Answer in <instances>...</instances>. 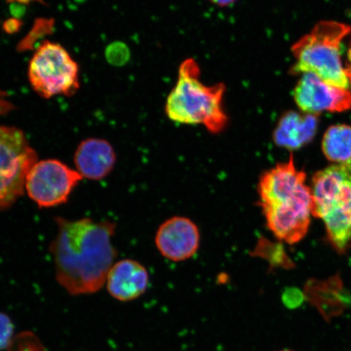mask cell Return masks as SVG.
I'll list each match as a JSON object with an SVG mask.
<instances>
[{
	"instance_id": "5",
	"label": "cell",
	"mask_w": 351,
	"mask_h": 351,
	"mask_svg": "<svg viewBox=\"0 0 351 351\" xmlns=\"http://www.w3.org/2000/svg\"><path fill=\"white\" fill-rule=\"evenodd\" d=\"M350 32V26L340 22H319L292 46L295 63L289 72L293 75L313 73L328 84L348 90L350 82L342 66L340 47Z\"/></svg>"
},
{
	"instance_id": "16",
	"label": "cell",
	"mask_w": 351,
	"mask_h": 351,
	"mask_svg": "<svg viewBox=\"0 0 351 351\" xmlns=\"http://www.w3.org/2000/svg\"><path fill=\"white\" fill-rule=\"evenodd\" d=\"M254 254V256L267 258L274 267L291 269L293 265L291 258L285 252L282 245L271 243L269 240H260Z\"/></svg>"
},
{
	"instance_id": "10",
	"label": "cell",
	"mask_w": 351,
	"mask_h": 351,
	"mask_svg": "<svg viewBox=\"0 0 351 351\" xmlns=\"http://www.w3.org/2000/svg\"><path fill=\"white\" fill-rule=\"evenodd\" d=\"M158 251L167 260L182 262L197 253L200 245V232L190 218L173 217L162 223L156 234Z\"/></svg>"
},
{
	"instance_id": "4",
	"label": "cell",
	"mask_w": 351,
	"mask_h": 351,
	"mask_svg": "<svg viewBox=\"0 0 351 351\" xmlns=\"http://www.w3.org/2000/svg\"><path fill=\"white\" fill-rule=\"evenodd\" d=\"M311 215L322 219L327 238L339 254L351 245V165H335L314 175Z\"/></svg>"
},
{
	"instance_id": "6",
	"label": "cell",
	"mask_w": 351,
	"mask_h": 351,
	"mask_svg": "<svg viewBox=\"0 0 351 351\" xmlns=\"http://www.w3.org/2000/svg\"><path fill=\"white\" fill-rule=\"evenodd\" d=\"M28 79L41 98L57 95L71 97L80 88L79 66L60 43L44 41L35 51L28 66Z\"/></svg>"
},
{
	"instance_id": "2",
	"label": "cell",
	"mask_w": 351,
	"mask_h": 351,
	"mask_svg": "<svg viewBox=\"0 0 351 351\" xmlns=\"http://www.w3.org/2000/svg\"><path fill=\"white\" fill-rule=\"evenodd\" d=\"M306 175L289 160L263 172L258 183V204L267 227L276 239L295 244L308 231L313 197Z\"/></svg>"
},
{
	"instance_id": "17",
	"label": "cell",
	"mask_w": 351,
	"mask_h": 351,
	"mask_svg": "<svg viewBox=\"0 0 351 351\" xmlns=\"http://www.w3.org/2000/svg\"><path fill=\"white\" fill-rule=\"evenodd\" d=\"M8 351H47L38 337L29 331L15 335Z\"/></svg>"
},
{
	"instance_id": "12",
	"label": "cell",
	"mask_w": 351,
	"mask_h": 351,
	"mask_svg": "<svg viewBox=\"0 0 351 351\" xmlns=\"http://www.w3.org/2000/svg\"><path fill=\"white\" fill-rule=\"evenodd\" d=\"M149 273L142 263L122 260L114 263L106 280L109 295L121 302H130L141 297L149 287Z\"/></svg>"
},
{
	"instance_id": "14",
	"label": "cell",
	"mask_w": 351,
	"mask_h": 351,
	"mask_svg": "<svg viewBox=\"0 0 351 351\" xmlns=\"http://www.w3.org/2000/svg\"><path fill=\"white\" fill-rule=\"evenodd\" d=\"M344 293L339 276L326 280H311L305 285L304 297L324 314L337 315L344 308Z\"/></svg>"
},
{
	"instance_id": "3",
	"label": "cell",
	"mask_w": 351,
	"mask_h": 351,
	"mask_svg": "<svg viewBox=\"0 0 351 351\" xmlns=\"http://www.w3.org/2000/svg\"><path fill=\"white\" fill-rule=\"evenodd\" d=\"M200 76V67L195 60L183 61L177 83L166 99V115L178 124L203 125L210 133H221L229 124L223 108L226 86L222 82L206 85Z\"/></svg>"
},
{
	"instance_id": "19",
	"label": "cell",
	"mask_w": 351,
	"mask_h": 351,
	"mask_svg": "<svg viewBox=\"0 0 351 351\" xmlns=\"http://www.w3.org/2000/svg\"><path fill=\"white\" fill-rule=\"evenodd\" d=\"M208 1L217 7L226 8L232 5L238 0H208Z\"/></svg>"
},
{
	"instance_id": "15",
	"label": "cell",
	"mask_w": 351,
	"mask_h": 351,
	"mask_svg": "<svg viewBox=\"0 0 351 351\" xmlns=\"http://www.w3.org/2000/svg\"><path fill=\"white\" fill-rule=\"evenodd\" d=\"M322 150L329 161L351 165V126L336 125L329 127L324 135Z\"/></svg>"
},
{
	"instance_id": "22",
	"label": "cell",
	"mask_w": 351,
	"mask_h": 351,
	"mask_svg": "<svg viewBox=\"0 0 351 351\" xmlns=\"http://www.w3.org/2000/svg\"><path fill=\"white\" fill-rule=\"evenodd\" d=\"M278 351H293V350H289V349H283V350H278Z\"/></svg>"
},
{
	"instance_id": "20",
	"label": "cell",
	"mask_w": 351,
	"mask_h": 351,
	"mask_svg": "<svg viewBox=\"0 0 351 351\" xmlns=\"http://www.w3.org/2000/svg\"><path fill=\"white\" fill-rule=\"evenodd\" d=\"M346 74H348V77L350 82V85L351 86V48L348 51V67L346 68Z\"/></svg>"
},
{
	"instance_id": "11",
	"label": "cell",
	"mask_w": 351,
	"mask_h": 351,
	"mask_svg": "<svg viewBox=\"0 0 351 351\" xmlns=\"http://www.w3.org/2000/svg\"><path fill=\"white\" fill-rule=\"evenodd\" d=\"M73 160L75 169L82 178L100 181L112 173L117 155L107 140L89 138L79 143Z\"/></svg>"
},
{
	"instance_id": "8",
	"label": "cell",
	"mask_w": 351,
	"mask_h": 351,
	"mask_svg": "<svg viewBox=\"0 0 351 351\" xmlns=\"http://www.w3.org/2000/svg\"><path fill=\"white\" fill-rule=\"evenodd\" d=\"M76 169L54 159L37 161L25 180V192L40 208L65 204L82 180Z\"/></svg>"
},
{
	"instance_id": "13",
	"label": "cell",
	"mask_w": 351,
	"mask_h": 351,
	"mask_svg": "<svg viewBox=\"0 0 351 351\" xmlns=\"http://www.w3.org/2000/svg\"><path fill=\"white\" fill-rule=\"evenodd\" d=\"M318 125V116L302 112H285L275 127L274 142L279 147L298 150L313 141Z\"/></svg>"
},
{
	"instance_id": "9",
	"label": "cell",
	"mask_w": 351,
	"mask_h": 351,
	"mask_svg": "<svg viewBox=\"0 0 351 351\" xmlns=\"http://www.w3.org/2000/svg\"><path fill=\"white\" fill-rule=\"evenodd\" d=\"M302 112L318 116L324 112H341L351 108V93L328 84L313 73L302 74L293 92Z\"/></svg>"
},
{
	"instance_id": "7",
	"label": "cell",
	"mask_w": 351,
	"mask_h": 351,
	"mask_svg": "<svg viewBox=\"0 0 351 351\" xmlns=\"http://www.w3.org/2000/svg\"><path fill=\"white\" fill-rule=\"evenodd\" d=\"M38 161L23 131L0 125V213L10 208L25 192V180Z\"/></svg>"
},
{
	"instance_id": "21",
	"label": "cell",
	"mask_w": 351,
	"mask_h": 351,
	"mask_svg": "<svg viewBox=\"0 0 351 351\" xmlns=\"http://www.w3.org/2000/svg\"><path fill=\"white\" fill-rule=\"evenodd\" d=\"M12 1H17V2H19V3H27L29 1H32V0H12Z\"/></svg>"
},
{
	"instance_id": "18",
	"label": "cell",
	"mask_w": 351,
	"mask_h": 351,
	"mask_svg": "<svg viewBox=\"0 0 351 351\" xmlns=\"http://www.w3.org/2000/svg\"><path fill=\"white\" fill-rule=\"evenodd\" d=\"M14 337V324L11 317L0 313V351L8 350Z\"/></svg>"
},
{
	"instance_id": "1",
	"label": "cell",
	"mask_w": 351,
	"mask_h": 351,
	"mask_svg": "<svg viewBox=\"0 0 351 351\" xmlns=\"http://www.w3.org/2000/svg\"><path fill=\"white\" fill-rule=\"evenodd\" d=\"M58 232L50 245L57 282L71 295H91L106 284L115 263L112 244L116 223L82 218L56 217Z\"/></svg>"
}]
</instances>
